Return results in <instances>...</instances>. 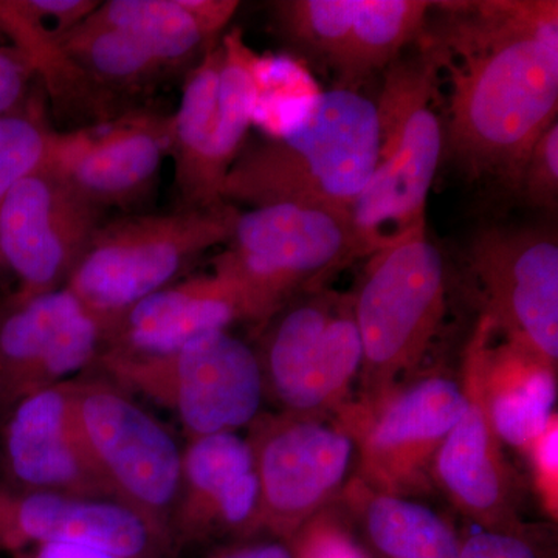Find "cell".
<instances>
[{"label":"cell","instance_id":"32","mask_svg":"<svg viewBox=\"0 0 558 558\" xmlns=\"http://www.w3.org/2000/svg\"><path fill=\"white\" fill-rule=\"evenodd\" d=\"M31 61L13 44L0 46V119L27 109L32 81Z\"/></svg>","mask_w":558,"mask_h":558},{"label":"cell","instance_id":"23","mask_svg":"<svg viewBox=\"0 0 558 558\" xmlns=\"http://www.w3.org/2000/svg\"><path fill=\"white\" fill-rule=\"evenodd\" d=\"M238 9L236 0H109L86 21L130 33L172 72L204 57Z\"/></svg>","mask_w":558,"mask_h":558},{"label":"cell","instance_id":"11","mask_svg":"<svg viewBox=\"0 0 558 558\" xmlns=\"http://www.w3.org/2000/svg\"><path fill=\"white\" fill-rule=\"evenodd\" d=\"M465 410L462 385L429 373L403 381L371 405L349 402L336 417L354 440L355 475L376 490L411 498L432 490L433 461Z\"/></svg>","mask_w":558,"mask_h":558},{"label":"cell","instance_id":"28","mask_svg":"<svg viewBox=\"0 0 558 558\" xmlns=\"http://www.w3.org/2000/svg\"><path fill=\"white\" fill-rule=\"evenodd\" d=\"M357 7L359 0H286L274 3L275 21L290 46L332 70Z\"/></svg>","mask_w":558,"mask_h":558},{"label":"cell","instance_id":"8","mask_svg":"<svg viewBox=\"0 0 558 558\" xmlns=\"http://www.w3.org/2000/svg\"><path fill=\"white\" fill-rule=\"evenodd\" d=\"M72 403L81 440L109 498L174 538L182 449L170 429L101 376L72 379Z\"/></svg>","mask_w":558,"mask_h":558},{"label":"cell","instance_id":"29","mask_svg":"<svg viewBox=\"0 0 558 558\" xmlns=\"http://www.w3.org/2000/svg\"><path fill=\"white\" fill-rule=\"evenodd\" d=\"M54 132L31 106L0 119V208L24 175L46 163ZM5 278L10 277L0 260V306L9 300L3 289Z\"/></svg>","mask_w":558,"mask_h":558},{"label":"cell","instance_id":"33","mask_svg":"<svg viewBox=\"0 0 558 558\" xmlns=\"http://www.w3.org/2000/svg\"><path fill=\"white\" fill-rule=\"evenodd\" d=\"M534 470L535 486H537L543 506L554 519L558 509V425L557 414L543 429L526 450Z\"/></svg>","mask_w":558,"mask_h":558},{"label":"cell","instance_id":"26","mask_svg":"<svg viewBox=\"0 0 558 558\" xmlns=\"http://www.w3.org/2000/svg\"><path fill=\"white\" fill-rule=\"evenodd\" d=\"M62 46L110 100L148 89L170 73L134 36L108 25L81 22L62 36Z\"/></svg>","mask_w":558,"mask_h":558},{"label":"cell","instance_id":"12","mask_svg":"<svg viewBox=\"0 0 558 558\" xmlns=\"http://www.w3.org/2000/svg\"><path fill=\"white\" fill-rule=\"evenodd\" d=\"M101 213L47 163L24 175L0 208V260L14 281L7 301L64 288L102 226Z\"/></svg>","mask_w":558,"mask_h":558},{"label":"cell","instance_id":"13","mask_svg":"<svg viewBox=\"0 0 558 558\" xmlns=\"http://www.w3.org/2000/svg\"><path fill=\"white\" fill-rule=\"evenodd\" d=\"M470 264L483 290L484 317L499 336L557 368L556 234L529 227H488L472 241Z\"/></svg>","mask_w":558,"mask_h":558},{"label":"cell","instance_id":"34","mask_svg":"<svg viewBox=\"0 0 558 558\" xmlns=\"http://www.w3.org/2000/svg\"><path fill=\"white\" fill-rule=\"evenodd\" d=\"M459 558H539L524 532L483 531L462 542Z\"/></svg>","mask_w":558,"mask_h":558},{"label":"cell","instance_id":"22","mask_svg":"<svg viewBox=\"0 0 558 558\" xmlns=\"http://www.w3.org/2000/svg\"><path fill=\"white\" fill-rule=\"evenodd\" d=\"M222 47H209L183 81L178 112L171 116L170 156L179 208L220 204L223 175L218 165V92Z\"/></svg>","mask_w":558,"mask_h":558},{"label":"cell","instance_id":"6","mask_svg":"<svg viewBox=\"0 0 558 558\" xmlns=\"http://www.w3.org/2000/svg\"><path fill=\"white\" fill-rule=\"evenodd\" d=\"M227 244L213 271L233 288L242 319L260 326L359 259L348 215L300 205L240 211Z\"/></svg>","mask_w":558,"mask_h":558},{"label":"cell","instance_id":"25","mask_svg":"<svg viewBox=\"0 0 558 558\" xmlns=\"http://www.w3.org/2000/svg\"><path fill=\"white\" fill-rule=\"evenodd\" d=\"M427 0H359L357 13L332 73L336 87L357 90L374 73L385 72L427 27Z\"/></svg>","mask_w":558,"mask_h":558},{"label":"cell","instance_id":"10","mask_svg":"<svg viewBox=\"0 0 558 558\" xmlns=\"http://www.w3.org/2000/svg\"><path fill=\"white\" fill-rule=\"evenodd\" d=\"M248 428L258 480L252 537L290 542L347 486L354 440L336 416L259 414Z\"/></svg>","mask_w":558,"mask_h":558},{"label":"cell","instance_id":"36","mask_svg":"<svg viewBox=\"0 0 558 558\" xmlns=\"http://www.w3.org/2000/svg\"><path fill=\"white\" fill-rule=\"evenodd\" d=\"M14 558H121L108 550L80 545H40L13 554Z\"/></svg>","mask_w":558,"mask_h":558},{"label":"cell","instance_id":"5","mask_svg":"<svg viewBox=\"0 0 558 558\" xmlns=\"http://www.w3.org/2000/svg\"><path fill=\"white\" fill-rule=\"evenodd\" d=\"M238 215L234 205L220 202L102 223L64 288L108 333L131 307L172 284L208 250L227 244Z\"/></svg>","mask_w":558,"mask_h":558},{"label":"cell","instance_id":"1","mask_svg":"<svg viewBox=\"0 0 558 558\" xmlns=\"http://www.w3.org/2000/svg\"><path fill=\"white\" fill-rule=\"evenodd\" d=\"M422 39L449 80L444 149L469 180L520 191L532 146L557 120V0L433 2Z\"/></svg>","mask_w":558,"mask_h":558},{"label":"cell","instance_id":"37","mask_svg":"<svg viewBox=\"0 0 558 558\" xmlns=\"http://www.w3.org/2000/svg\"><path fill=\"white\" fill-rule=\"evenodd\" d=\"M2 44H7V39L3 38L2 33H0V46H2Z\"/></svg>","mask_w":558,"mask_h":558},{"label":"cell","instance_id":"31","mask_svg":"<svg viewBox=\"0 0 558 558\" xmlns=\"http://www.w3.org/2000/svg\"><path fill=\"white\" fill-rule=\"evenodd\" d=\"M519 194L531 207L549 211L557 208L558 121L532 146L521 174Z\"/></svg>","mask_w":558,"mask_h":558},{"label":"cell","instance_id":"30","mask_svg":"<svg viewBox=\"0 0 558 558\" xmlns=\"http://www.w3.org/2000/svg\"><path fill=\"white\" fill-rule=\"evenodd\" d=\"M296 558H371L347 521L326 508L290 539Z\"/></svg>","mask_w":558,"mask_h":558},{"label":"cell","instance_id":"17","mask_svg":"<svg viewBox=\"0 0 558 558\" xmlns=\"http://www.w3.org/2000/svg\"><path fill=\"white\" fill-rule=\"evenodd\" d=\"M3 417L7 483L25 490L110 499L76 427L72 380L33 392Z\"/></svg>","mask_w":558,"mask_h":558},{"label":"cell","instance_id":"16","mask_svg":"<svg viewBox=\"0 0 558 558\" xmlns=\"http://www.w3.org/2000/svg\"><path fill=\"white\" fill-rule=\"evenodd\" d=\"M170 146L171 117L124 112L54 132L46 163L95 207H130L153 190Z\"/></svg>","mask_w":558,"mask_h":558},{"label":"cell","instance_id":"4","mask_svg":"<svg viewBox=\"0 0 558 558\" xmlns=\"http://www.w3.org/2000/svg\"><path fill=\"white\" fill-rule=\"evenodd\" d=\"M446 266L422 227L368 256L355 292L362 344L359 405L413 376L446 314Z\"/></svg>","mask_w":558,"mask_h":558},{"label":"cell","instance_id":"21","mask_svg":"<svg viewBox=\"0 0 558 558\" xmlns=\"http://www.w3.org/2000/svg\"><path fill=\"white\" fill-rule=\"evenodd\" d=\"M242 319L240 300L218 274L172 282L140 301L108 330L102 349L159 355Z\"/></svg>","mask_w":558,"mask_h":558},{"label":"cell","instance_id":"18","mask_svg":"<svg viewBox=\"0 0 558 558\" xmlns=\"http://www.w3.org/2000/svg\"><path fill=\"white\" fill-rule=\"evenodd\" d=\"M258 480L247 438H191L182 449L172 534L180 549L223 537H252Z\"/></svg>","mask_w":558,"mask_h":558},{"label":"cell","instance_id":"35","mask_svg":"<svg viewBox=\"0 0 558 558\" xmlns=\"http://www.w3.org/2000/svg\"><path fill=\"white\" fill-rule=\"evenodd\" d=\"M208 558H296L288 539L267 537L242 538V542L216 550Z\"/></svg>","mask_w":558,"mask_h":558},{"label":"cell","instance_id":"2","mask_svg":"<svg viewBox=\"0 0 558 558\" xmlns=\"http://www.w3.org/2000/svg\"><path fill=\"white\" fill-rule=\"evenodd\" d=\"M379 142L376 102L333 87L315 98L299 126L242 149L220 199L252 208L300 205L351 218L376 168Z\"/></svg>","mask_w":558,"mask_h":558},{"label":"cell","instance_id":"24","mask_svg":"<svg viewBox=\"0 0 558 558\" xmlns=\"http://www.w3.org/2000/svg\"><path fill=\"white\" fill-rule=\"evenodd\" d=\"M339 497L380 558H459L461 538L427 506L376 490L357 475Z\"/></svg>","mask_w":558,"mask_h":558},{"label":"cell","instance_id":"14","mask_svg":"<svg viewBox=\"0 0 558 558\" xmlns=\"http://www.w3.org/2000/svg\"><path fill=\"white\" fill-rule=\"evenodd\" d=\"M106 329L62 288L0 306V417L33 392L92 368Z\"/></svg>","mask_w":558,"mask_h":558},{"label":"cell","instance_id":"3","mask_svg":"<svg viewBox=\"0 0 558 558\" xmlns=\"http://www.w3.org/2000/svg\"><path fill=\"white\" fill-rule=\"evenodd\" d=\"M411 57L385 70L379 101L380 142L368 185L351 208L359 258H368L427 227V201L444 154V130L435 109L439 69L418 38Z\"/></svg>","mask_w":558,"mask_h":558},{"label":"cell","instance_id":"27","mask_svg":"<svg viewBox=\"0 0 558 558\" xmlns=\"http://www.w3.org/2000/svg\"><path fill=\"white\" fill-rule=\"evenodd\" d=\"M218 92V165L223 179L244 149L259 101V58L245 43L240 28L220 40Z\"/></svg>","mask_w":558,"mask_h":558},{"label":"cell","instance_id":"7","mask_svg":"<svg viewBox=\"0 0 558 558\" xmlns=\"http://www.w3.org/2000/svg\"><path fill=\"white\" fill-rule=\"evenodd\" d=\"M92 368L130 395L170 410L189 439L248 427L266 398L258 354L229 330L207 333L167 354L101 349Z\"/></svg>","mask_w":558,"mask_h":558},{"label":"cell","instance_id":"20","mask_svg":"<svg viewBox=\"0 0 558 558\" xmlns=\"http://www.w3.org/2000/svg\"><path fill=\"white\" fill-rule=\"evenodd\" d=\"M468 410L440 444L432 480L468 519L488 531L524 532L515 512L512 473L502 457L472 373L464 366Z\"/></svg>","mask_w":558,"mask_h":558},{"label":"cell","instance_id":"9","mask_svg":"<svg viewBox=\"0 0 558 558\" xmlns=\"http://www.w3.org/2000/svg\"><path fill=\"white\" fill-rule=\"evenodd\" d=\"M258 354L264 388L279 413L333 417L349 403L362 366L351 293H304L270 319Z\"/></svg>","mask_w":558,"mask_h":558},{"label":"cell","instance_id":"15","mask_svg":"<svg viewBox=\"0 0 558 558\" xmlns=\"http://www.w3.org/2000/svg\"><path fill=\"white\" fill-rule=\"evenodd\" d=\"M80 545L121 558H178L179 546L113 499L25 490L0 480V549Z\"/></svg>","mask_w":558,"mask_h":558},{"label":"cell","instance_id":"19","mask_svg":"<svg viewBox=\"0 0 558 558\" xmlns=\"http://www.w3.org/2000/svg\"><path fill=\"white\" fill-rule=\"evenodd\" d=\"M495 341L481 317L465 354L484 411L501 442L526 451L548 427L557 399V368L515 341Z\"/></svg>","mask_w":558,"mask_h":558}]
</instances>
